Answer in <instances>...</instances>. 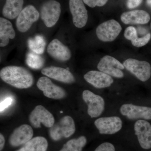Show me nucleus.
Segmentation results:
<instances>
[{"instance_id":"nucleus-1","label":"nucleus","mask_w":151,"mask_h":151,"mask_svg":"<svg viewBox=\"0 0 151 151\" xmlns=\"http://www.w3.org/2000/svg\"><path fill=\"white\" fill-rule=\"evenodd\" d=\"M0 76L3 81L18 89H27L34 83L32 74L26 68L21 66L9 65L1 69Z\"/></svg>"},{"instance_id":"nucleus-2","label":"nucleus","mask_w":151,"mask_h":151,"mask_svg":"<svg viewBox=\"0 0 151 151\" xmlns=\"http://www.w3.org/2000/svg\"><path fill=\"white\" fill-rule=\"evenodd\" d=\"M75 124L73 119L69 116L63 117L50 129L49 134L54 141L63 138H68L75 133Z\"/></svg>"},{"instance_id":"nucleus-3","label":"nucleus","mask_w":151,"mask_h":151,"mask_svg":"<svg viewBox=\"0 0 151 151\" xmlns=\"http://www.w3.org/2000/svg\"><path fill=\"white\" fill-rule=\"evenodd\" d=\"M60 14L61 5L55 0H49L45 2L41 8V18L47 27H52L56 24Z\"/></svg>"},{"instance_id":"nucleus-4","label":"nucleus","mask_w":151,"mask_h":151,"mask_svg":"<svg viewBox=\"0 0 151 151\" xmlns=\"http://www.w3.org/2000/svg\"><path fill=\"white\" fill-rule=\"evenodd\" d=\"M39 17V13L33 6H27L17 17L16 25L18 30L21 32H26Z\"/></svg>"},{"instance_id":"nucleus-5","label":"nucleus","mask_w":151,"mask_h":151,"mask_svg":"<svg viewBox=\"0 0 151 151\" xmlns=\"http://www.w3.org/2000/svg\"><path fill=\"white\" fill-rule=\"evenodd\" d=\"M122 30L121 25L114 19L104 22L99 25L96 29V35L100 40L103 42L114 41Z\"/></svg>"},{"instance_id":"nucleus-6","label":"nucleus","mask_w":151,"mask_h":151,"mask_svg":"<svg viewBox=\"0 0 151 151\" xmlns=\"http://www.w3.org/2000/svg\"><path fill=\"white\" fill-rule=\"evenodd\" d=\"M123 64L127 70L134 75L141 81L145 82L150 77L151 65L147 61L129 58L126 60Z\"/></svg>"},{"instance_id":"nucleus-7","label":"nucleus","mask_w":151,"mask_h":151,"mask_svg":"<svg viewBox=\"0 0 151 151\" xmlns=\"http://www.w3.org/2000/svg\"><path fill=\"white\" fill-rule=\"evenodd\" d=\"M29 119L32 125L35 128H41V123L47 128L54 124V116L42 105H37L30 114Z\"/></svg>"},{"instance_id":"nucleus-8","label":"nucleus","mask_w":151,"mask_h":151,"mask_svg":"<svg viewBox=\"0 0 151 151\" xmlns=\"http://www.w3.org/2000/svg\"><path fill=\"white\" fill-rule=\"evenodd\" d=\"M124 68V64L110 55L103 57L97 65V68L101 72L118 78L124 77V73L122 70Z\"/></svg>"},{"instance_id":"nucleus-9","label":"nucleus","mask_w":151,"mask_h":151,"mask_svg":"<svg viewBox=\"0 0 151 151\" xmlns=\"http://www.w3.org/2000/svg\"><path fill=\"white\" fill-rule=\"evenodd\" d=\"M82 98L88 106L87 112L91 118L99 117L103 113L105 105L103 97L89 90H85L82 93Z\"/></svg>"},{"instance_id":"nucleus-10","label":"nucleus","mask_w":151,"mask_h":151,"mask_svg":"<svg viewBox=\"0 0 151 151\" xmlns=\"http://www.w3.org/2000/svg\"><path fill=\"white\" fill-rule=\"evenodd\" d=\"M37 86L42 91L44 95L48 98L58 100L66 96V93L64 89L55 84L46 76H42L39 78Z\"/></svg>"},{"instance_id":"nucleus-11","label":"nucleus","mask_w":151,"mask_h":151,"mask_svg":"<svg viewBox=\"0 0 151 151\" xmlns=\"http://www.w3.org/2000/svg\"><path fill=\"white\" fill-rule=\"evenodd\" d=\"M69 9L76 27H84L88 21V13L82 0H69Z\"/></svg>"},{"instance_id":"nucleus-12","label":"nucleus","mask_w":151,"mask_h":151,"mask_svg":"<svg viewBox=\"0 0 151 151\" xmlns=\"http://www.w3.org/2000/svg\"><path fill=\"white\" fill-rule=\"evenodd\" d=\"M94 125L100 134H113L122 129V122L119 117H103L97 119Z\"/></svg>"},{"instance_id":"nucleus-13","label":"nucleus","mask_w":151,"mask_h":151,"mask_svg":"<svg viewBox=\"0 0 151 151\" xmlns=\"http://www.w3.org/2000/svg\"><path fill=\"white\" fill-rule=\"evenodd\" d=\"M123 116L130 120L142 119L151 120V108L137 106L132 104H124L120 108Z\"/></svg>"},{"instance_id":"nucleus-14","label":"nucleus","mask_w":151,"mask_h":151,"mask_svg":"<svg viewBox=\"0 0 151 151\" xmlns=\"http://www.w3.org/2000/svg\"><path fill=\"white\" fill-rule=\"evenodd\" d=\"M135 134L143 149L151 148V125L145 120H138L134 125Z\"/></svg>"},{"instance_id":"nucleus-15","label":"nucleus","mask_w":151,"mask_h":151,"mask_svg":"<svg viewBox=\"0 0 151 151\" xmlns=\"http://www.w3.org/2000/svg\"><path fill=\"white\" fill-rule=\"evenodd\" d=\"M33 136V131L31 127L23 124L14 130L9 139V142L13 147H18L30 140Z\"/></svg>"},{"instance_id":"nucleus-16","label":"nucleus","mask_w":151,"mask_h":151,"mask_svg":"<svg viewBox=\"0 0 151 151\" xmlns=\"http://www.w3.org/2000/svg\"><path fill=\"white\" fill-rule=\"evenodd\" d=\"M41 73L49 78L64 83L70 84L75 82V79L72 73L67 69L56 66L44 68Z\"/></svg>"},{"instance_id":"nucleus-17","label":"nucleus","mask_w":151,"mask_h":151,"mask_svg":"<svg viewBox=\"0 0 151 151\" xmlns=\"http://www.w3.org/2000/svg\"><path fill=\"white\" fill-rule=\"evenodd\" d=\"M47 52L52 58L62 62L69 60L71 56L70 49L57 39H55L49 43Z\"/></svg>"},{"instance_id":"nucleus-18","label":"nucleus","mask_w":151,"mask_h":151,"mask_svg":"<svg viewBox=\"0 0 151 151\" xmlns=\"http://www.w3.org/2000/svg\"><path fill=\"white\" fill-rule=\"evenodd\" d=\"M84 78L87 82L98 89L109 87L113 82L111 76L96 70H91L87 72L84 75Z\"/></svg>"},{"instance_id":"nucleus-19","label":"nucleus","mask_w":151,"mask_h":151,"mask_svg":"<svg viewBox=\"0 0 151 151\" xmlns=\"http://www.w3.org/2000/svg\"><path fill=\"white\" fill-rule=\"evenodd\" d=\"M121 18L126 24H146L150 21V17L146 11L135 10L123 13Z\"/></svg>"},{"instance_id":"nucleus-20","label":"nucleus","mask_w":151,"mask_h":151,"mask_svg":"<svg viewBox=\"0 0 151 151\" xmlns=\"http://www.w3.org/2000/svg\"><path fill=\"white\" fill-rule=\"evenodd\" d=\"M16 34L12 24L4 18H0V46L4 47L8 45L10 39H13Z\"/></svg>"},{"instance_id":"nucleus-21","label":"nucleus","mask_w":151,"mask_h":151,"mask_svg":"<svg viewBox=\"0 0 151 151\" xmlns=\"http://www.w3.org/2000/svg\"><path fill=\"white\" fill-rule=\"evenodd\" d=\"M23 4V0H6L3 9V15L9 19H15L22 10Z\"/></svg>"},{"instance_id":"nucleus-22","label":"nucleus","mask_w":151,"mask_h":151,"mask_svg":"<svg viewBox=\"0 0 151 151\" xmlns=\"http://www.w3.org/2000/svg\"><path fill=\"white\" fill-rule=\"evenodd\" d=\"M124 37L127 39L131 41L132 44L137 47H141L145 45L151 38L150 33L147 34L141 37L138 36L137 30L134 27L130 26L125 30Z\"/></svg>"},{"instance_id":"nucleus-23","label":"nucleus","mask_w":151,"mask_h":151,"mask_svg":"<svg viewBox=\"0 0 151 151\" xmlns=\"http://www.w3.org/2000/svg\"><path fill=\"white\" fill-rule=\"evenodd\" d=\"M48 142L45 138L37 137L32 138L17 151H46Z\"/></svg>"},{"instance_id":"nucleus-24","label":"nucleus","mask_w":151,"mask_h":151,"mask_svg":"<svg viewBox=\"0 0 151 151\" xmlns=\"http://www.w3.org/2000/svg\"><path fill=\"white\" fill-rule=\"evenodd\" d=\"M28 45L32 52L41 55L43 53L46 46V42L42 35H37L30 38L28 40Z\"/></svg>"},{"instance_id":"nucleus-25","label":"nucleus","mask_w":151,"mask_h":151,"mask_svg":"<svg viewBox=\"0 0 151 151\" xmlns=\"http://www.w3.org/2000/svg\"><path fill=\"white\" fill-rule=\"evenodd\" d=\"M86 142V138L84 136L77 139H72L65 143L59 151H82Z\"/></svg>"},{"instance_id":"nucleus-26","label":"nucleus","mask_w":151,"mask_h":151,"mask_svg":"<svg viewBox=\"0 0 151 151\" xmlns=\"http://www.w3.org/2000/svg\"><path fill=\"white\" fill-rule=\"evenodd\" d=\"M26 62L30 68L33 69H40L44 65L45 60L40 55L33 52H30L27 55Z\"/></svg>"},{"instance_id":"nucleus-27","label":"nucleus","mask_w":151,"mask_h":151,"mask_svg":"<svg viewBox=\"0 0 151 151\" xmlns=\"http://www.w3.org/2000/svg\"><path fill=\"white\" fill-rule=\"evenodd\" d=\"M84 3L90 7L103 6L107 3L108 0H82Z\"/></svg>"},{"instance_id":"nucleus-28","label":"nucleus","mask_w":151,"mask_h":151,"mask_svg":"<svg viewBox=\"0 0 151 151\" xmlns=\"http://www.w3.org/2000/svg\"><path fill=\"white\" fill-rule=\"evenodd\" d=\"M94 151H115V148L113 144L105 142L98 146Z\"/></svg>"},{"instance_id":"nucleus-29","label":"nucleus","mask_w":151,"mask_h":151,"mask_svg":"<svg viewBox=\"0 0 151 151\" xmlns=\"http://www.w3.org/2000/svg\"><path fill=\"white\" fill-rule=\"evenodd\" d=\"M13 102V100L12 98L10 97H6L2 101H1V104H0L1 113L12 105Z\"/></svg>"},{"instance_id":"nucleus-30","label":"nucleus","mask_w":151,"mask_h":151,"mask_svg":"<svg viewBox=\"0 0 151 151\" xmlns=\"http://www.w3.org/2000/svg\"><path fill=\"white\" fill-rule=\"evenodd\" d=\"M143 0H128L127 7L129 9H134L139 6L142 4Z\"/></svg>"},{"instance_id":"nucleus-31","label":"nucleus","mask_w":151,"mask_h":151,"mask_svg":"<svg viewBox=\"0 0 151 151\" xmlns=\"http://www.w3.org/2000/svg\"><path fill=\"white\" fill-rule=\"evenodd\" d=\"M5 143V140L3 134H0V150L2 151L4 148Z\"/></svg>"},{"instance_id":"nucleus-32","label":"nucleus","mask_w":151,"mask_h":151,"mask_svg":"<svg viewBox=\"0 0 151 151\" xmlns=\"http://www.w3.org/2000/svg\"><path fill=\"white\" fill-rule=\"evenodd\" d=\"M146 2L147 5L151 8V0H147Z\"/></svg>"}]
</instances>
